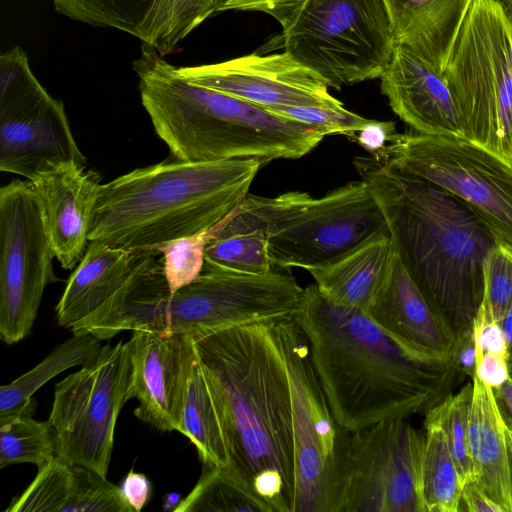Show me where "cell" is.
Wrapping results in <instances>:
<instances>
[{
    "instance_id": "cell-34",
    "label": "cell",
    "mask_w": 512,
    "mask_h": 512,
    "mask_svg": "<svg viewBox=\"0 0 512 512\" xmlns=\"http://www.w3.org/2000/svg\"><path fill=\"white\" fill-rule=\"evenodd\" d=\"M473 383L469 382L456 394H449L430 412L445 433L450 452L455 460L463 485L476 482L477 475L468 447V415L472 398Z\"/></svg>"
},
{
    "instance_id": "cell-35",
    "label": "cell",
    "mask_w": 512,
    "mask_h": 512,
    "mask_svg": "<svg viewBox=\"0 0 512 512\" xmlns=\"http://www.w3.org/2000/svg\"><path fill=\"white\" fill-rule=\"evenodd\" d=\"M215 225L143 250L162 254L163 272L171 294L194 281L203 271L205 247L214 237Z\"/></svg>"
},
{
    "instance_id": "cell-12",
    "label": "cell",
    "mask_w": 512,
    "mask_h": 512,
    "mask_svg": "<svg viewBox=\"0 0 512 512\" xmlns=\"http://www.w3.org/2000/svg\"><path fill=\"white\" fill-rule=\"evenodd\" d=\"M130 372L127 343L119 341L56 384L47 421L57 457L107 476Z\"/></svg>"
},
{
    "instance_id": "cell-37",
    "label": "cell",
    "mask_w": 512,
    "mask_h": 512,
    "mask_svg": "<svg viewBox=\"0 0 512 512\" xmlns=\"http://www.w3.org/2000/svg\"><path fill=\"white\" fill-rule=\"evenodd\" d=\"M290 119L320 126L332 134L352 136L364 130L375 120L364 118L344 107L329 108L319 106H285L268 109Z\"/></svg>"
},
{
    "instance_id": "cell-19",
    "label": "cell",
    "mask_w": 512,
    "mask_h": 512,
    "mask_svg": "<svg viewBox=\"0 0 512 512\" xmlns=\"http://www.w3.org/2000/svg\"><path fill=\"white\" fill-rule=\"evenodd\" d=\"M380 80L393 112L413 132L465 138L444 76L413 50L396 43Z\"/></svg>"
},
{
    "instance_id": "cell-38",
    "label": "cell",
    "mask_w": 512,
    "mask_h": 512,
    "mask_svg": "<svg viewBox=\"0 0 512 512\" xmlns=\"http://www.w3.org/2000/svg\"><path fill=\"white\" fill-rule=\"evenodd\" d=\"M307 0H215V13L258 11L269 14L281 26L286 24Z\"/></svg>"
},
{
    "instance_id": "cell-13",
    "label": "cell",
    "mask_w": 512,
    "mask_h": 512,
    "mask_svg": "<svg viewBox=\"0 0 512 512\" xmlns=\"http://www.w3.org/2000/svg\"><path fill=\"white\" fill-rule=\"evenodd\" d=\"M68 161L86 159L64 104L41 85L26 52L14 46L0 56V170L30 180Z\"/></svg>"
},
{
    "instance_id": "cell-24",
    "label": "cell",
    "mask_w": 512,
    "mask_h": 512,
    "mask_svg": "<svg viewBox=\"0 0 512 512\" xmlns=\"http://www.w3.org/2000/svg\"><path fill=\"white\" fill-rule=\"evenodd\" d=\"M474 0H384L395 41L444 74Z\"/></svg>"
},
{
    "instance_id": "cell-14",
    "label": "cell",
    "mask_w": 512,
    "mask_h": 512,
    "mask_svg": "<svg viewBox=\"0 0 512 512\" xmlns=\"http://www.w3.org/2000/svg\"><path fill=\"white\" fill-rule=\"evenodd\" d=\"M55 253L30 182L13 180L0 189V337L26 338L45 287L55 281Z\"/></svg>"
},
{
    "instance_id": "cell-40",
    "label": "cell",
    "mask_w": 512,
    "mask_h": 512,
    "mask_svg": "<svg viewBox=\"0 0 512 512\" xmlns=\"http://www.w3.org/2000/svg\"><path fill=\"white\" fill-rule=\"evenodd\" d=\"M476 376L492 389L500 387L510 377L507 359L485 352L477 362Z\"/></svg>"
},
{
    "instance_id": "cell-39",
    "label": "cell",
    "mask_w": 512,
    "mask_h": 512,
    "mask_svg": "<svg viewBox=\"0 0 512 512\" xmlns=\"http://www.w3.org/2000/svg\"><path fill=\"white\" fill-rule=\"evenodd\" d=\"M477 347V362L485 352H491L508 358L507 340L502 326L493 320H488L479 309L473 325Z\"/></svg>"
},
{
    "instance_id": "cell-18",
    "label": "cell",
    "mask_w": 512,
    "mask_h": 512,
    "mask_svg": "<svg viewBox=\"0 0 512 512\" xmlns=\"http://www.w3.org/2000/svg\"><path fill=\"white\" fill-rule=\"evenodd\" d=\"M85 164L68 161L28 180L42 209L55 257L73 269L83 257L101 184Z\"/></svg>"
},
{
    "instance_id": "cell-8",
    "label": "cell",
    "mask_w": 512,
    "mask_h": 512,
    "mask_svg": "<svg viewBox=\"0 0 512 512\" xmlns=\"http://www.w3.org/2000/svg\"><path fill=\"white\" fill-rule=\"evenodd\" d=\"M466 139L512 165V22L499 0H474L443 74Z\"/></svg>"
},
{
    "instance_id": "cell-46",
    "label": "cell",
    "mask_w": 512,
    "mask_h": 512,
    "mask_svg": "<svg viewBox=\"0 0 512 512\" xmlns=\"http://www.w3.org/2000/svg\"><path fill=\"white\" fill-rule=\"evenodd\" d=\"M502 328L504 330L506 340H507V350H508V366L509 371L512 370V300L509 305V308L506 312V315L502 321Z\"/></svg>"
},
{
    "instance_id": "cell-6",
    "label": "cell",
    "mask_w": 512,
    "mask_h": 512,
    "mask_svg": "<svg viewBox=\"0 0 512 512\" xmlns=\"http://www.w3.org/2000/svg\"><path fill=\"white\" fill-rule=\"evenodd\" d=\"M290 274L271 270L248 275L210 269L175 293L163 272L144 280L125 300L116 318L119 332L149 330L198 338L236 326L293 317L303 297Z\"/></svg>"
},
{
    "instance_id": "cell-27",
    "label": "cell",
    "mask_w": 512,
    "mask_h": 512,
    "mask_svg": "<svg viewBox=\"0 0 512 512\" xmlns=\"http://www.w3.org/2000/svg\"><path fill=\"white\" fill-rule=\"evenodd\" d=\"M421 466L422 495L427 512H458L463 482L443 428L425 413Z\"/></svg>"
},
{
    "instance_id": "cell-9",
    "label": "cell",
    "mask_w": 512,
    "mask_h": 512,
    "mask_svg": "<svg viewBox=\"0 0 512 512\" xmlns=\"http://www.w3.org/2000/svg\"><path fill=\"white\" fill-rule=\"evenodd\" d=\"M272 41L328 87L380 78L396 45L384 0H307Z\"/></svg>"
},
{
    "instance_id": "cell-25",
    "label": "cell",
    "mask_w": 512,
    "mask_h": 512,
    "mask_svg": "<svg viewBox=\"0 0 512 512\" xmlns=\"http://www.w3.org/2000/svg\"><path fill=\"white\" fill-rule=\"evenodd\" d=\"M395 253L390 234L384 233L308 272L329 301L366 312L389 276Z\"/></svg>"
},
{
    "instance_id": "cell-23",
    "label": "cell",
    "mask_w": 512,
    "mask_h": 512,
    "mask_svg": "<svg viewBox=\"0 0 512 512\" xmlns=\"http://www.w3.org/2000/svg\"><path fill=\"white\" fill-rule=\"evenodd\" d=\"M472 383L467 438L476 483L503 512H512V458L505 421L493 389L477 376Z\"/></svg>"
},
{
    "instance_id": "cell-22",
    "label": "cell",
    "mask_w": 512,
    "mask_h": 512,
    "mask_svg": "<svg viewBox=\"0 0 512 512\" xmlns=\"http://www.w3.org/2000/svg\"><path fill=\"white\" fill-rule=\"evenodd\" d=\"M140 255L90 241L56 306L58 324L73 332L87 322L124 285Z\"/></svg>"
},
{
    "instance_id": "cell-28",
    "label": "cell",
    "mask_w": 512,
    "mask_h": 512,
    "mask_svg": "<svg viewBox=\"0 0 512 512\" xmlns=\"http://www.w3.org/2000/svg\"><path fill=\"white\" fill-rule=\"evenodd\" d=\"M180 433L195 445L202 464L227 467L228 454L221 424L198 356L187 383Z\"/></svg>"
},
{
    "instance_id": "cell-10",
    "label": "cell",
    "mask_w": 512,
    "mask_h": 512,
    "mask_svg": "<svg viewBox=\"0 0 512 512\" xmlns=\"http://www.w3.org/2000/svg\"><path fill=\"white\" fill-rule=\"evenodd\" d=\"M287 364L293 417V512H341L350 432L335 420L294 316L274 323Z\"/></svg>"
},
{
    "instance_id": "cell-1",
    "label": "cell",
    "mask_w": 512,
    "mask_h": 512,
    "mask_svg": "<svg viewBox=\"0 0 512 512\" xmlns=\"http://www.w3.org/2000/svg\"><path fill=\"white\" fill-rule=\"evenodd\" d=\"M274 323L232 327L194 344L226 444L223 474L263 512H293L291 386Z\"/></svg>"
},
{
    "instance_id": "cell-47",
    "label": "cell",
    "mask_w": 512,
    "mask_h": 512,
    "mask_svg": "<svg viewBox=\"0 0 512 512\" xmlns=\"http://www.w3.org/2000/svg\"><path fill=\"white\" fill-rule=\"evenodd\" d=\"M505 435L508 444V448L512 458V423L505 422Z\"/></svg>"
},
{
    "instance_id": "cell-29",
    "label": "cell",
    "mask_w": 512,
    "mask_h": 512,
    "mask_svg": "<svg viewBox=\"0 0 512 512\" xmlns=\"http://www.w3.org/2000/svg\"><path fill=\"white\" fill-rule=\"evenodd\" d=\"M215 13V0H155L138 39L162 56Z\"/></svg>"
},
{
    "instance_id": "cell-3",
    "label": "cell",
    "mask_w": 512,
    "mask_h": 512,
    "mask_svg": "<svg viewBox=\"0 0 512 512\" xmlns=\"http://www.w3.org/2000/svg\"><path fill=\"white\" fill-rule=\"evenodd\" d=\"M395 250L456 339L473 330L484 296V262L497 241L461 200L388 162L357 157Z\"/></svg>"
},
{
    "instance_id": "cell-44",
    "label": "cell",
    "mask_w": 512,
    "mask_h": 512,
    "mask_svg": "<svg viewBox=\"0 0 512 512\" xmlns=\"http://www.w3.org/2000/svg\"><path fill=\"white\" fill-rule=\"evenodd\" d=\"M461 502L464 503V510L469 512H503L476 482L463 485Z\"/></svg>"
},
{
    "instance_id": "cell-36",
    "label": "cell",
    "mask_w": 512,
    "mask_h": 512,
    "mask_svg": "<svg viewBox=\"0 0 512 512\" xmlns=\"http://www.w3.org/2000/svg\"><path fill=\"white\" fill-rule=\"evenodd\" d=\"M512 300V251L497 243L484 262V296L480 309L488 320L502 321Z\"/></svg>"
},
{
    "instance_id": "cell-31",
    "label": "cell",
    "mask_w": 512,
    "mask_h": 512,
    "mask_svg": "<svg viewBox=\"0 0 512 512\" xmlns=\"http://www.w3.org/2000/svg\"><path fill=\"white\" fill-rule=\"evenodd\" d=\"M55 445L48 421H37L22 412L0 424V468L31 463L38 468L55 457Z\"/></svg>"
},
{
    "instance_id": "cell-41",
    "label": "cell",
    "mask_w": 512,
    "mask_h": 512,
    "mask_svg": "<svg viewBox=\"0 0 512 512\" xmlns=\"http://www.w3.org/2000/svg\"><path fill=\"white\" fill-rule=\"evenodd\" d=\"M122 494L134 512H140L151 495V484L142 473L130 471L121 486Z\"/></svg>"
},
{
    "instance_id": "cell-32",
    "label": "cell",
    "mask_w": 512,
    "mask_h": 512,
    "mask_svg": "<svg viewBox=\"0 0 512 512\" xmlns=\"http://www.w3.org/2000/svg\"><path fill=\"white\" fill-rule=\"evenodd\" d=\"M61 15L84 24L138 37L155 0H52Z\"/></svg>"
},
{
    "instance_id": "cell-5",
    "label": "cell",
    "mask_w": 512,
    "mask_h": 512,
    "mask_svg": "<svg viewBox=\"0 0 512 512\" xmlns=\"http://www.w3.org/2000/svg\"><path fill=\"white\" fill-rule=\"evenodd\" d=\"M262 165L174 159L121 175L100 186L89 242L141 251L210 229L247 197Z\"/></svg>"
},
{
    "instance_id": "cell-15",
    "label": "cell",
    "mask_w": 512,
    "mask_h": 512,
    "mask_svg": "<svg viewBox=\"0 0 512 512\" xmlns=\"http://www.w3.org/2000/svg\"><path fill=\"white\" fill-rule=\"evenodd\" d=\"M424 436L398 417L350 433L341 512H427L422 495Z\"/></svg>"
},
{
    "instance_id": "cell-49",
    "label": "cell",
    "mask_w": 512,
    "mask_h": 512,
    "mask_svg": "<svg viewBox=\"0 0 512 512\" xmlns=\"http://www.w3.org/2000/svg\"><path fill=\"white\" fill-rule=\"evenodd\" d=\"M509 372H510V377L512 378V370H510Z\"/></svg>"
},
{
    "instance_id": "cell-33",
    "label": "cell",
    "mask_w": 512,
    "mask_h": 512,
    "mask_svg": "<svg viewBox=\"0 0 512 512\" xmlns=\"http://www.w3.org/2000/svg\"><path fill=\"white\" fill-rule=\"evenodd\" d=\"M175 512H263L260 506L231 482L221 468L202 464V474Z\"/></svg>"
},
{
    "instance_id": "cell-2",
    "label": "cell",
    "mask_w": 512,
    "mask_h": 512,
    "mask_svg": "<svg viewBox=\"0 0 512 512\" xmlns=\"http://www.w3.org/2000/svg\"><path fill=\"white\" fill-rule=\"evenodd\" d=\"M294 318L333 416L350 433L426 413L460 376L454 358L415 354L365 312L329 301L315 284L304 288Z\"/></svg>"
},
{
    "instance_id": "cell-26",
    "label": "cell",
    "mask_w": 512,
    "mask_h": 512,
    "mask_svg": "<svg viewBox=\"0 0 512 512\" xmlns=\"http://www.w3.org/2000/svg\"><path fill=\"white\" fill-rule=\"evenodd\" d=\"M101 339L90 333L73 336L55 347L31 370L0 387V424L22 412L35 410L34 393L61 372L92 363L101 348Z\"/></svg>"
},
{
    "instance_id": "cell-43",
    "label": "cell",
    "mask_w": 512,
    "mask_h": 512,
    "mask_svg": "<svg viewBox=\"0 0 512 512\" xmlns=\"http://www.w3.org/2000/svg\"><path fill=\"white\" fill-rule=\"evenodd\" d=\"M396 132L393 122H382L375 120L364 130L359 131V135L350 136L355 138L371 154L376 153L384 147L390 136Z\"/></svg>"
},
{
    "instance_id": "cell-16",
    "label": "cell",
    "mask_w": 512,
    "mask_h": 512,
    "mask_svg": "<svg viewBox=\"0 0 512 512\" xmlns=\"http://www.w3.org/2000/svg\"><path fill=\"white\" fill-rule=\"evenodd\" d=\"M196 85L272 109L285 106L341 108L328 86L288 53L249 54L224 62L179 67Z\"/></svg>"
},
{
    "instance_id": "cell-7",
    "label": "cell",
    "mask_w": 512,
    "mask_h": 512,
    "mask_svg": "<svg viewBox=\"0 0 512 512\" xmlns=\"http://www.w3.org/2000/svg\"><path fill=\"white\" fill-rule=\"evenodd\" d=\"M221 226L263 230L273 266L307 271L332 262L372 237L389 233L385 216L363 180L320 198L300 191L276 197L247 195Z\"/></svg>"
},
{
    "instance_id": "cell-30",
    "label": "cell",
    "mask_w": 512,
    "mask_h": 512,
    "mask_svg": "<svg viewBox=\"0 0 512 512\" xmlns=\"http://www.w3.org/2000/svg\"><path fill=\"white\" fill-rule=\"evenodd\" d=\"M205 267L226 272L262 275L273 267L266 234L261 229L228 230L215 225L205 247Z\"/></svg>"
},
{
    "instance_id": "cell-11",
    "label": "cell",
    "mask_w": 512,
    "mask_h": 512,
    "mask_svg": "<svg viewBox=\"0 0 512 512\" xmlns=\"http://www.w3.org/2000/svg\"><path fill=\"white\" fill-rule=\"evenodd\" d=\"M373 156L461 200L512 251V165L474 142L416 132L392 134Z\"/></svg>"
},
{
    "instance_id": "cell-45",
    "label": "cell",
    "mask_w": 512,
    "mask_h": 512,
    "mask_svg": "<svg viewBox=\"0 0 512 512\" xmlns=\"http://www.w3.org/2000/svg\"><path fill=\"white\" fill-rule=\"evenodd\" d=\"M493 391L504 421L512 423V378Z\"/></svg>"
},
{
    "instance_id": "cell-21",
    "label": "cell",
    "mask_w": 512,
    "mask_h": 512,
    "mask_svg": "<svg viewBox=\"0 0 512 512\" xmlns=\"http://www.w3.org/2000/svg\"><path fill=\"white\" fill-rule=\"evenodd\" d=\"M5 512H134L105 476L57 456L38 468Z\"/></svg>"
},
{
    "instance_id": "cell-4",
    "label": "cell",
    "mask_w": 512,
    "mask_h": 512,
    "mask_svg": "<svg viewBox=\"0 0 512 512\" xmlns=\"http://www.w3.org/2000/svg\"><path fill=\"white\" fill-rule=\"evenodd\" d=\"M133 68L142 105L175 160L255 158L267 164L300 158L330 135L323 127L191 83L147 44Z\"/></svg>"
},
{
    "instance_id": "cell-20",
    "label": "cell",
    "mask_w": 512,
    "mask_h": 512,
    "mask_svg": "<svg viewBox=\"0 0 512 512\" xmlns=\"http://www.w3.org/2000/svg\"><path fill=\"white\" fill-rule=\"evenodd\" d=\"M365 313L415 354L442 361L454 358L455 335L434 312L397 252L384 286Z\"/></svg>"
},
{
    "instance_id": "cell-17",
    "label": "cell",
    "mask_w": 512,
    "mask_h": 512,
    "mask_svg": "<svg viewBox=\"0 0 512 512\" xmlns=\"http://www.w3.org/2000/svg\"><path fill=\"white\" fill-rule=\"evenodd\" d=\"M126 343L131 372L125 399L138 400L135 416L160 431L180 432L187 383L197 357L194 339L133 330Z\"/></svg>"
},
{
    "instance_id": "cell-42",
    "label": "cell",
    "mask_w": 512,
    "mask_h": 512,
    "mask_svg": "<svg viewBox=\"0 0 512 512\" xmlns=\"http://www.w3.org/2000/svg\"><path fill=\"white\" fill-rule=\"evenodd\" d=\"M454 362L461 375L471 379L476 376L477 347L473 330L456 339Z\"/></svg>"
},
{
    "instance_id": "cell-48",
    "label": "cell",
    "mask_w": 512,
    "mask_h": 512,
    "mask_svg": "<svg viewBox=\"0 0 512 512\" xmlns=\"http://www.w3.org/2000/svg\"><path fill=\"white\" fill-rule=\"evenodd\" d=\"M499 1L501 2L506 15L512 22V0H499Z\"/></svg>"
}]
</instances>
